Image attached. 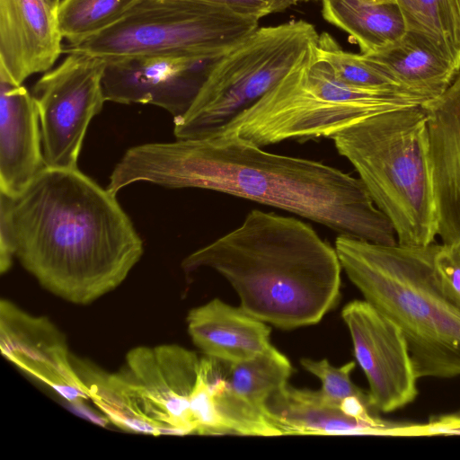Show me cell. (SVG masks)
Returning <instances> with one entry per match:
<instances>
[{
  "mask_svg": "<svg viewBox=\"0 0 460 460\" xmlns=\"http://www.w3.org/2000/svg\"><path fill=\"white\" fill-rule=\"evenodd\" d=\"M438 243H374L339 234L342 270L404 335L419 378L460 376V306L435 269Z\"/></svg>",
  "mask_w": 460,
  "mask_h": 460,
  "instance_id": "cell-4",
  "label": "cell"
},
{
  "mask_svg": "<svg viewBox=\"0 0 460 460\" xmlns=\"http://www.w3.org/2000/svg\"><path fill=\"white\" fill-rule=\"evenodd\" d=\"M0 222L22 267L75 305L117 288L144 253L116 195L78 169L46 167L17 197L0 192Z\"/></svg>",
  "mask_w": 460,
  "mask_h": 460,
  "instance_id": "cell-2",
  "label": "cell"
},
{
  "mask_svg": "<svg viewBox=\"0 0 460 460\" xmlns=\"http://www.w3.org/2000/svg\"><path fill=\"white\" fill-rule=\"evenodd\" d=\"M434 263L444 289L460 306V241L439 244Z\"/></svg>",
  "mask_w": 460,
  "mask_h": 460,
  "instance_id": "cell-28",
  "label": "cell"
},
{
  "mask_svg": "<svg viewBox=\"0 0 460 460\" xmlns=\"http://www.w3.org/2000/svg\"><path fill=\"white\" fill-rule=\"evenodd\" d=\"M139 181L223 192L283 209L341 235L397 243L393 225L359 178L322 162L268 152L236 136L128 148L107 189L117 195Z\"/></svg>",
  "mask_w": 460,
  "mask_h": 460,
  "instance_id": "cell-1",
  "label": "cell"
},
{
  "mask_svg": "<svg viewBox=\"0 0 460 460\" xmlns=\"http://www.w3.org/2000/svg\"><path fill=\"white\" fill-rule=\"evenodd\" d=\"M0 349L16 367L71 403L89 399L65 334L46 316L32 315L7 299L0 301Z\"/></svg>",
  "mask_w": 460,
  "mask_h": 460,
  "instance_id": "cell-13",
  "label": "cell"
},
{
  "mask_svg": "<svg viewBox=\"0 0 460 460\" xmlns=\"http://www.w3.org/2000/svg\"><path fill=\"white\" fill-rule=\"evenodd\" d=\"M319 35L305 21L258 27L211 64L190 108L173 119L176 139L218 132L294 68L316 45Z\"/></svg>",
  "mask_w": 460,
  "mask_h": 460,
  "instance_id": "cell-7",
  "label": "cell"
},
{
  "mask_svg": "<svg viewBox=\"0 0 460 460\" xmlns=\"http://www.w3.org/2000/svg\"><path fill=\"white\" fill-rule=\"evenodd\" d=\"M268 407L284 435L387 436L389 426H378L346 414L341 406L320 400L316 391L288 384L269 400Z\"/></svg>",
  "mask_w": 460,
  "mask_h": 460,
  "instance_id": "cell-20",
  "label": "cell"
},
{
  "mask_svg": "<svg viewBox=\"0 0 460 460\" xmlns=\"http://www.w3.org/2000/svg\"><path fill=\"white\" fill-rule=\"evenodd\" d=\"M45 168L33 96L22 84L0 77V192L17 197Z\"/></svg>",
  "mask_w": 460,
  "mask_h": 460,
  "instance_id": "cell-17",
  "label": "cell"
},
{
  "mask_svg": "<svg viewBox=\"0 0 460 460\" xmlns=\"http://www.w3.org/2000/svg\"><path fill=\"white\" fill-rule=\"evenodd\" d=\"M460 23V0H448Z\"/></svg>",
  "mask_w": 460,
  "mask_h": 460,
  "instance_id": "cell-30",
  "label": "cell"
},
{
  "mask_svg": "<svg viewBox=\"0 0 460 460\" xmlns=\"http://www.w3.org/2000/svg\"><path fill=\"white\" fill-rule=\"evenodd\" d=\"M316 48L317 43L270 91L216 134L236 136L261 147L286 140L332 138L364 119L395 109L388 90L340 80L317 58Z\"/></svg>",
  "mask_w": 460,
  "mask_h": 460,
  "instance_id": "cell-6",
  "label": "cell"
},
{
  "mask_svg": "<svg viewBox=\"0 0 460 460\" xmlns=\"http://www.w3.org/2000/svg\"><path fill=\"white\" fill-rule=\"evenodd\" d=\"M73 363L87 387L89 399L110 422L127 431L160 435L137 391L121 372L108 374L79 360Z\"/></svg>",
  "mask_w": 460,
  "mask_h": 460,
  "instance_id": "cell-22",
  "label": "cell"
},
{
  "mask_svg": "<svg viewBox=\"0 0 460 460\" xmlns=\"http://www.w3.org/2000/svg\"><path fill=\"white\" fill-rule=\"evenodd\" d=\"M48 1L50 3V4H51L53 7H55V8L57 9V7H58V4H59V2H60L61 0H48Z\"/></svg>",
  "mask_w": 460,
  "mask_h": 460,
  "instance_id": "cell-32",
  "label": "cell"
},
{
  "mask_svg": "<svg viewBox=\"0 0 460 460\" xmlns=\"http://www.w3.org/2000/svg\"><path fill=\"white\" fill-rule=\"evenodd\" d=\"M105 67L103 59L70 52L34 84L31 94L40 117L46 167L78 169L89 123L106 102Z\"/></svg>",
  "mask_w": 460,
  "mask_h": 460,
  "instance_id": "cell-9",
  "label": "cell"
},
{
  "mask_svg": "<svg viewBox=\"0 0 460 460\" xmlns=\"http://www.w3.org/2000/svg\"><path fill=\"white\" fill-rule=\"evenodd\" d=\"M332 139L390 220L397 243H434L438 214L422 104L368 117Z\"/></svg>",
  "mask_w": 460,
  "mask_h": 460,
  "instance_id": "cell-5",
  "label": "cell"
},
{
  "mask_svg": "<svg viewBox=\"0 0 460 460\" xmlns=\"http://www.w3.org/2000/svg\"><path fill=\"white\" fill-rule=\"evenodd\" d=\"M341 318L368 382L371 410L387 413L412 402L419 377L401 329L365 299L348 303Z\"/></svg>",
  "mask_w": 460,
  "mask_h": 460,
  "instance_id": "cell-10",
  "label": "cell"
},
{
  "mask_svg": "<svg viewBox=\"0 0 460 460\" xmlns=\"http://www.w3.org/2000/svg\"><path fill=\"white\" fill-rule=\"evenodd\" d=\"M213 62L171 55L106 62L105 100L151 104L179 118L191 105Z\"/></svg>",
  "mask_w": 460,
  "mask_h": 460,
  "instance_id": "cell-14",
  "label": "cell"
},
{
  "mask_svg": "<svg viewBox=\"0 0 460 460\" xmlns=\"http://www.w3.org/2000/svg\"><path fill=\"white\" fill-rule=\"evenodd\" d=\"M422 106L427 113L438 235L443 243L460 241V70L441 95Z\"/></svg>",
  "mask_w": 460,
  "mask_h": 460,
  "instance_id": "cell-16",
  "label": "cell"
},
{
  "mask_svg": "<svg viewBox=\"0 0 460 460\" xmlns=\"http://www.w3.org/2000/svg\"><path fill=\"white\" fill-rule=\"evenodd\" d=\"M363 55L399 87L428 100L441 95L460 70L435 41L411 31L394 46Z\"/></svg>",
  "mask_w": 460,
  "mask_h": 460,
  "instance_id": "cell-19",
  "label": "cell"
},
{
  "mask_svg": "<svg viewBox=\"0 0 460 460\" xmlns=\"http://www.w3.org/2000/svg\"><path fill=\"white\" fill-rule=\"evenodd\" d=\"M63 40L48 0H0V77L22 84L48 72L63 53Z\"/></svg>",
  "mask_w": 460,
  "mask_h": 460,
  "instance_id": "cell-15",
  "label": "cell"
},
{
  "mask_svg": "<svg viewBox=\"0 0 460 460\" xmlns=\"http://www.w3.org/2000/svg\"><path fill=\"white\" fill-rule=\"evenodd\" d=\"M181 268L217 272L243 311L281 330L318 323L341 296L342 268L335 247L304 221L260 209L189 254Z\"/></svg>",
  "mask_w": 460,
  "mask_h": 460,
  "instance_id": "cell-3",
  "label": "cell"
},
{
  "mask_svg": "<svg viewBox=\"0 0 460 460\" xmlns=\"http://www.w3.org/2000/svg\"><path fill=\"white\" fill-rule=\"evenodd\" d=\"M218 365L212 373L211 388L220 434L282 436L268 402L288 384L292 374L288 358L272 346L252 358L225 363V376L218 372Z\"/></svg>",
  "mask_w": 460,
  "mask_h": 460,
  "instance_id": "cell-12",
  "label": "cell"
},
{
  "mask_svg": "<svg viewBox=\"0 0 460 460\" xmlns=\"http://www.w3.org/2000/svg\"><path fill=\"white\" fill-rule=\"evenodd\" d=\"M140 0H61L57 17L65 45H75L113 25Z\"/></svg>",
  "mask_w": 460,
  "mask_h": 460,
  "instance_id": "cell-23",
  "label": "cell"
},
{
  "mask_svg": "<svg viewBox=\"0 0 460 460\" xmlns=\"http://www.w3.org/2000/svg\"><path fill=\"white\" fill-rule=\"evenodd\" d=\"M316 53L317 58L325 62L333 74L347 84L366 88L407 92L374 66L362 53L355 54L343 50L329 33L323 32L319 35Z\"/></svg>",
  "mask_w": 460,
  "mask_h": 460,
  "instance_id": "cell-25",
  "label": "cell"
},
{
  "mask_svg": "<svg viewBox=\"0 0 460 460\" xmlns=\"http://www.w3.org/2000/svg\"><path fill=\"white\" fill-rule=\"evenodd\" d=\"M322 13L331 24L350 35L362 54H374L396 44L407 29L395 2L322 0Z\"/></svg>",
  "mask_w": 460,
  "mask_h": 460,
  "instance_id": "cell-21",
  "label": "cell"
},
{
  "mask_svg": "<svg viewBox=\"0 0 460 460\" xmlns=\"http://www.w3.org/2000/svg\"><path fill=\"white\" fill-rule=\"evenodd\" d=\"M300 364L307 372L322 381V388L316 391L322 402L340 406L343 399L357 396L370 406L368 394L351 381L350 375L356 367L355 361L334 367L326 358L321 360L302 358Z\"/></svg>",
  "mask_w": 460,
  "mask_h": 460,
  "instance_id": "cell-26",
  "label": "cell"
},
{
  "mask_svg": "<svg viewBox=\"0 0 460 460\" xmlns=\"http://www.w3.org/2000/svg\"><path fill=\"white\" fill-rule=\"evenodd\" d=\"M258 19L183 0H140L113 25L63 52L106 62L171 55L213 62L252 33Z\"/></svg>",
  "mask_w": 460,
  "mask_h": 460,
  "instance_id": "cell-8",
  "label": "cell"
},
{
  "mask_svg": "<svg viewBox=\"0 0 460 460\" xmlns=\"http://www.w3.org/2000/svg\"><path fill=\"white\" fill-rule=\"evenodd\" d=\"M361 1L367 2V3H372V4H381V3H393V2H395V0H361Z\"/></svg>",
  "mask_w": 460,
  "mask_h": 460,
  "instance_id": "cell-31",
  "label": "cell"
},
{
  "mask_svg": "<svg viewBox=\"0 0 460 460\" xmlns=\"http://www.w3.org/2000/svg\"><path fill=\"white\" fill-rule=\"evenodd\" d=\"M212 7L226 13L260 20L308 0H183Z\"/></svg>",
  "mask_w": 460,
  "mask_h": 460,
  "instance_id": "cell-27",
  "label": "cell"
},
{
  "mask_svg": "<svg viewBox=\"0 0 460 460\" xmlns=\"http://www.w3.org/2000/svg\"><path fill=\"white\" fill-rule=\"evenodd\" d=\"M186 323L194 345L223 363L252 358L273 346L268 323L219 298L190 309Z\"/></svg>",
  "mask_w": 460,
  "mask_h": 460,
  "instance_id": "cell-18",
  "label": "cell"
},
{
  "mask_svg": "<svg viewBox=\"0 0 460 460\" xmlns=\"http://www.w3.org/2000/svg\"><path fill=\"white\" fill-rule=\"evenodd\" d=\"M388 435L396 437L460 435V412L431 418L425 424L394 423Z\"/></svg>",
  "mask_w": 460,
  "mask_h": 460,
  "instance_id": "cell-29",
  "label": "cell"
},
{
  "mask_svg": "<svg viewBox=\"0 0 460 460\" xmlns=\"http://www.w3.org/2000/svg\"><path fill=\"white\" fill-rule=\"evenodd\" d=\"M407 31L421 33L460 68V23L448 0H395Z\"/></svg>",
  "mask_w": 460,
  "mask_h": 460,
  "instance_id": "cell-24",
  "label": "cell"
},
{
  "mask_svg": "<svg viewBox=\"0 0 460 460\" xmlns=\"http://www.w3.org/2000/svg\"><path fill=\"white\" fill-rule=\"evenodd\" d=\"M199 365L195 352L176 344L138 346L128 352L120 372L161 435L196 433L190 398Z\"/></svg>",
  "mask_w": 460,
  "mask_h": 460,
  "instance_id": "cell-11",
  "label": "cell"
}]
</instances>
